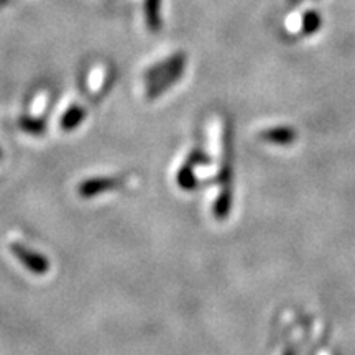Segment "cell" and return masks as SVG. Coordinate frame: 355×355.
<instances>
[{
    "label": "cell",
    "instance_id": "obj_7",
    "mask_svg": "<svg viewBox=\"0 0 355 355\" xmlns=\"http://www.w3.org/2000/svg\"><path fill=\"white\" fill-rule=\"evenodd\" d=\"M261 139L266 141H272V144L288 145L296 140V132L288 127H277V128H270V130H265L261 133Z\"/></svg>",
    "mask_w": 355,
    "mask_h": 355
},
{
    "label": "cell",
    "instance_id": "obj_8",
    "mask_svg": "<svg viewBox=\"0 0 355 355\" xmlns=\"http://www.w3.org/2000/svg\"><path fill=\"white\" fill-rule=\"evenodd\" d=\"M176 183L184 191H193L198 188V178L194 175L193 166H191L189 163L180 168V171H178L176 175Z\"/></svg>",
    "mask_w": 355,
    "mask_h": 355
},
{
    "label": "cell",
    "instance_id": "obj_13",
    "mask_svg": "<svg viewBox=\"0 0 355 355\" xmlns=\"http://www.w3.org/2000/svg\"><path fill=\"white\" fill-rule=\"evenodd\" d=\"M0 158H2V150H0Z\"/></svg>",
    "mask_w": 355,
    "mask_h": 355
},
{
    "label": "cell",
    "instance_id": "obj_10",
    "mask_svg": "<svg viewBox=\"0 0 355 355\" xmlns=\"http://www.w3.org/2000/svg\"><path fill=\"white\" fill-rule=\"evenodd\" d=\"M19 125L30 135H43L46 130V121L43 117H20Z\"/></svg>",
    "mask_w": 355,
    "mask_h": 355
},
{
    "label": "cell",
    "instance_id": "obj_4",
    "mask_svg": "<svg viewBox=\"0 0 355 355\" xmlns=\"http://www.w3.org/2000/svg\"><path fill=\"white\" fill-rule=\"evenodd\" d=\"M184 69H186V64L180 66V68L173 69L171 73L165 74V76H162L159 79H157L155 83L150 84L148 91H146V99L153 101V99H158L159 96L165 94L168 89L173 87L178 81H180L181 76H183Z\"/></svg>",
    "mask_w": 355,
    "mask_h": 355
},
{
    "label": "cell",
    "instance_id": "obj_1",
    "mask_svg": "<svg viewBox=\"0 0 355 355\" xmlns=\"http://www.w3.org/2000/svg\"><path fill=\"white\" fill-rule=\"evenodd\" d=\"M10 250L12 254L20 260V263L35 275H44L48 273V270H50V261H48L46 257L32 250V248L24 245V243L12 242Z\"/></svg>",
    "mask_w": 355,
    "mask_h": 355
},
{
    "label": "cell",
    "instance_id": "obj_6",
    "mask_svg": "<svg viewBox=\"0 0 355 355\" xmlns=\"http://www.w3.org/2000/svg\"><path fill=\"white\" fill-rule=\"evenodd\" d=\"M84 119H86V109H84L83 105L74 104V105H71V107L63 114V117H61V121H60V125L63 130L71 132V130H74L76 127L81 125Z\"/></svg>",
    "mask_w": 355,
    "mask_h": 355
},
{
    "label": "cell",
    "instance_id": "obj_3",
    "mask_svg": "<svg viewBox=\"0 0 355 355\" xmlns=\"http://www.w3.org/2000/svg\"><path fill=\"white\" fill-rule=\"evenodd\" d=\"M186 61H188V56H186V53L178 51L176 55H173L170 58H166V60L159 61V63L153 64L148 71H145L144 81L152 84V83L157 81V79L165 76V74L171 73L173 69L180 68V66H184Z\"/></svg>",
    "mask_w": 355,
    "mask_h": 355
},
{
    "label": "cell",
    "instance_id": "obj_2",
    "mask_svg": "<svg viewBox=\"0 0 355 355\" xmlns=\"http://www.w3.org/2000/svg\"><path fill=\"white\" fill-rule=\"evenodd\" d=\"M122 186L121 178L115 176H96L84 180L81 184L78 186L79 196L84 199H91L99 196L102 193H107V191L117 189Z\"/></svg>",
    "mask_w": 355,
    "mask_h": 355
},
{
    "label": "cell",
    "instance_id": "obj_9",
    "mask_svg": "<svg viewBox=\"0 0 355 355\" xmlns=\"http://www.w3.org/2000/svg\"><path fill=\"white\" fill-rule=\"evenodd\" d=\"M230 206H232V193H230L229 186H224V189L214 202V216L217 219H225L230 212Z\"/></svg>",
    "mask_w": 355,
    "mask_h": 355
},
{
    "label": "cell",
    "instance_id": "obj_5",
    "mask_svg": "<svg viewBox=\"0 0 355 355\" xmlns=\"http://www.w3.org/2000/svg\"><path fill=\"white\" fill-rule=\"evenodd\" d=\"M145 21L150 32L157 33L162 30V0H145Z\"/></svg>",
    "mask_w": 355,
    "mask_h": 355
},
{
    "label": "cell",
    "instance_id": "obj_12",
    "mask_svg": "<svg viewBox=\"0 0 355 355\" xmlns=\"http://www.w3.org/2000/svg\"><path fill=\"white\" fill-rule=\"evenodd\" d=\"M211 162V158L207 157L202 150H193L191 155L188 157V163L191 166H198V165H207Z\"/></svg>",
    "mask_w": 355,
    "mask_h": 355
},
{
    "label": "cell",
    "instance_id": "obj_11",
    "mask_svg": "<svg viewBox=\"0 0 355 355\" xmlns=\"http://www.w3.org/2000/svg\"><path fill=\"white\" fill-rule=\"evenodd\" d=\"M321 15H319L318 10H308L303 15V20H301V32L304 35H313L319 32L321 28Z\"/></svg>",
    "mask_w": 355,
    "mask_h": 355
}]
</instances>
